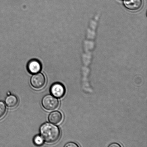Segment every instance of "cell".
<instances>
[{"mask_svg": "<svg viewBox=\"0 0 147 147\" xmlns=\"http://www.w3.org/2000/svg\"><path fill=\"white\" fill-rule=\"evenodd\" d=\"M40 132L42 137L47 143H55L59 139L61 132L57 126L49 123H45L41 125Z\"/></svg>", "mask_w": 147, "mask_h": 147, "instance_id": "6da1fadb", "label": "cell"}, {"mask_svg": "<svg viewBox=\"0 0 147 147\" xmlns=\"http://www.w3.org/2000/svg\"><path fill=\"white\" fill-rule=\"evenodd\" d=\"M42 105L46 110L53 111L58 108L59 101L58 99L54 96L47 95L43 98Z\"/></svg>", "mask_w": 147, "mask_h": 147, "instance_id": "7a4b0ae2", "label": "cell"}, {"mask_svg": "<svg viewBox=\"0 0 147 147\" xmlns=\"http://www.w3.org/2000/svg\"><path fill=\"white\" fill-rule=\"evenodd\" d=\"M32 86L34 88L40 89L44 86L46 83L45 76L41 73H36L32 76L30 79Z\"/></svg>", "mask_w": 147, "mask_h": 147, "instance_id": "3957f363", "label": "cell"}, {"mask_svg": "<svg viewBox=\"0 0 147 147\" xmlns=\"http://www.w3.org/2000/svg\"><path fill=\"white\" fill-rule=\"evenodd\" d=\"M50 92L53 96L57 98H61L65 93V89L62 84L57 83L54 84L50 88Z\"/></svg>", "mask_w": 147, "mask_h": 147, "instance_id": "277c9868", "label": "cell"}, {"mask_svg": "<svg viewBox=\"0 0 147 147\" xmlns=\"http://www.w3.org/2000/svg\"><path fill=\"white\" fill-rule=\"evenodd\" d=\"M125 6L131 11H136L142 8L143 5L142 0H124Z\"/></svg>", "mask_w": 147, "mask_h": 147, "instance_id": "5b68a950", "label": "cell"}, {"mask_svg": "<svg viewBox=\"0 0 147 147\" xmlns=\"http://www.w3.org/2000/svg\"><path fill=\"white\" fill-rule=\"evenodd\" d=\"M42 66L41 63L37 60H32L29 62L27 65V69L31 74L37 73L41 71Z\"/></svg>", "mask_w": 147, "mask_h": 147, "instance_id": "8992f818", "label": "cell"}, {"mask_svg": "<svg viewBox=\"0 0 147 147\" xmlns=\"http://www.w3.org/2000/svg\"><path fill=\"white\" fill-rule=\"evenodd\" d=\"M63 119L62 114L57 111L52 112L49 116V121L55 125H58L61 123Z\"/></svg>", "mask_w": 147, "mask_h": 147, "instance_id": "52a82bcc", "label": "cell"}, {"mask_svg": "<svg viewBox=\"0 0 147 147\" xmlns=\"http://www.w3.org/2000/svg\"><path fill=\"white\" fill-rule=\"evenodd\" d=\"M5 103L7 107L10 108H14L18 103V98L14 95H9L6 98Z\"/></svg>", "mask_w": 147, "mask_h": 147, "instance_id": "ba28073f", "label": "cell"}, {"mask_svg": "<svg viewBox=\"0 0 147 147\" xmlns=\"http://www.w3.org/2000/svg\"><path fill=\"white\" fill-rule=\"evenodd\" d=\"M34 144L37 146H41L44 143V139L40 135H37L34 138Z\"/></svg>", "mask_w": 147, "mask_h": 147, "instance_id": "9c48e42d", "label": "cell"}, {"mask_svg": "<svg viewBox=\"0 0 147 147\" xmlns=\"http://www.w3.org/2000/svg\"><path fill=\"white\" fill-rule=\"evenodd\" d=\"M6 111V108L3 102L0 101V119L5 115Z\"/></svg>", "mask_w": 147, "mask_h": 147, "instance_id": "30bf717a", "label": "cell"}, {"mask_svg": "<svg viewBox=\"0 0 147 147\" xmlns=\"http://www.w3.org/2000/svg\"><path fill=\"white\" fill-rule=\"evenodd\" d=\"M65 147H79L77 144L74 143V142H69V143L66 144L65 146Z\"/></svg>", "mask_w": 147, "mask_h": 147, "instance_id": "8fae6325", "label": "cell"}, {"mask_svg": "<svg viewBox=\"0 0 147 147\" xmlns=\"http://www.w3.org/2000/svg\"><path fill=\"white\" fill-rule=\"evenodd\" d=\"M109 146L110 147H120L121 146V145H119V144L114 143L111 144L109 145Z\"/></svg>", "mask_w": 147, "mask_h": 147, "instance_id": "7c38bea8", "label": "cell"}]
</instances>
